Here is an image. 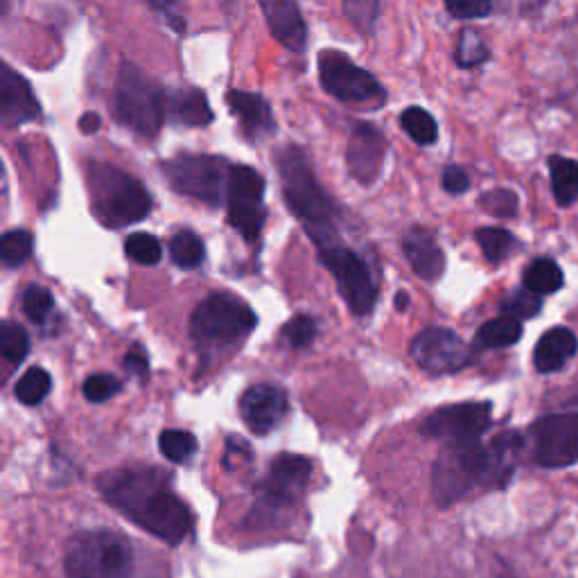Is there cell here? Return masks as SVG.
<instances>
[{"label": "cell", "mask_w": 578, "mask_h": 578, "mask_svg": "<svg viewBox=\"0 0 578 578\" xmlns=\"http://www.w3.org/2000/svg\"><path fill=\"white\" fill-rule=\"evenodd\" d=\"M0 118L8 127L25 125V122L41 118V104L34 98L27 79L8 64L3 66V75H0Z\"/></svg>", "instance_id": "18"}, {"label": "cell", "mask_w": 578, "mask_h": 578, "mask_svg": "<svg viewBox=\"0 0 578 578\" xmlns=\"http://www.w3.org/2000/svg\"><path fill=\"white\" fill-rule=\"evenodd\" d=\"M316 333H319V327H316V321L308 314H297L292 321H287L282 325V342L292 348V351H303L308 346H312V342L316 340Z\"/></svg>", "instance_id": "37"}, {"label": "cell", "mask_w": 578, "mask_h": 578, "mask_svg": "<svg viewBox=\"0 0 578 578\" xmlns=\"http://www.w3.org/2000/svg\"><path fill=\"white\" fill-rule=\"evenodd\" d=\"M0 353H3L5 362L12 366H19L27 357L30 337L19 323L5 321L0 325Z\"/></svg>", "instance_id": "32"}, {"label": "cell", "mask_w": 578, "mask_h": 578, "mask_svg": "<svg viewBox=\"0 0 578 578\" xmlns=\"http://www.w3.org/2000/svg\"><path fill=\"white\" fill-rule=\"evenodd\" d=\"M256 323V312L242 299L220 292L205 297L197 305L190 319V333L201 348H224L244 340Z\"/></svg>", "instance_id": "7"}, {"label": "cell", "mask_w": 578, "mask_h": 578, "mask_svg": "<svg viewBox=\"0 0 578 578\" xmlns=\"http://www.w3.org/2000/svg\"><path fill=\"white\" fill-rule=\"evenodd\" d=\"M21 308L32 323H44L55 308V297L48 287L30 285L25 287V292L21 297Z\"/></svg>", "instance_id": "35"}, {"label": "cell", "mask_w": 578, "mask_h": 578, "mask_svg": "<svg viewBox=\"0 0 578 578\" xmlns=\"http://www.w3.org/2000/svg\"><path fill=\"white\" fill-rule=\"evenodd\" d=\"M541 308H543V299L538 294L529 292L526 287L518 289V292H511L502 303V312L515 319H531L541 312Z\"/></svg>", "instance_id": "39"}, {"label": "cell", "mask_w": 578, "mask_h": 578, "mask_svg": "<svg viewBox=\"0 0 578 578\" xmlns=\"http://www.w3.org/2000/svg\"><path fill=\"white\" fill-rule=\"evenodd\" d=\"M226 104L231 113L237 118L242 134L249 136L252 141H260L276 130L274 111L263 96L246 93V91H229Z\"/></svg>", "instance_id": "21"}, {"label": "cell", "mask_w": 578, "mask_h": 578, "mask_svg": "<svg viewBox=\"0 0 578 578\" xmlns=\"http://www.w3.org/2000/svg\"><path fill=\"white\" fill-rule=\"evenodd\" d=\"M441 184L449 194H464L470 188V177L466 175L464 168H459V165H447L443 170Z\"/></svg>", "instance_id": "44"}, {"label": "cell", "mask_w": 578, "mask_h": 578, "mask_svg": "<svg viewBox=\"0 0 578 578\" xmlns=\"http://www.w3.org/2000/svg\"><path fill=\"white\" fill-rule=\"evenodd\" d=\"M160 170L177 192L209 205L222 203L231 173L224 158L209 154H179L160 163Z\"/></svg>", "instance_id": "8"}, {"label": "cell", "mask_w": 578, "mask_h": 578, "mask_svg": "<svg viewBox=\"0 0 578 578\" xmlns=\"http://www.w3.org/2000/svg\"><path fill=\"white\" fill-rule=\"evenodd\" d=\"M64 569L68 578H134V554L113 531H81L66 545Z\"/></svg>", "instance_id": "6"}, {"label": "cell", "mask_w": 578, "mask_h": 578, "mask_svg": "<svg viewBox=\"0 0 578 578\" xmlns=\"http://www.w3.org/2000/svg\"><path fill=\"white\" fill-rule=\"evenodd\" d=\"M475 237H477V244L481 246L483 256L490 263L507 260L513 254V249H515V237L507 229L486 226V229H479L475 233Z\"/></svg>", "instance_id": "30"}, {"label": "cell", "mask_w": 578, "mask_h": 578, "mask_svg": "<svg viewBox=\"0 0 578 578\" xmlns=\"http://www.w3.org/2000/svg\"><path fill=\"white\" fill-rule=\"evenodd\" d=\"M91 211L107 229H122L145 220L152 211V194L132 175L107 163L89 165Z\"/></svg>", "instance_id": "4"}, {"label": "cell", "mask_w": 578, "mask_h": 578, "mask_svg": "<svg viewBox=\"0 0 578 578\" xmlns=\"http://www.w3.org/2000/svg\"><path fill=\"white\" fill-rule=\"evenodd\" d=\"M492 423L490 402H462L441 407L423 421L421 432L427 438L443 441L447 445L477 443Z\"/></svg>", "instance_id": "12"}, {"label": "cell", "mask_w": 578, "mask_h": 578, "mask_svg": "<svg viewBox=\"0 0 578 578\" xmlns=\"http://www.w3.org/2000/svg\"><path fill=\"white\" fill-rule=\"evenodd\" d=\"M533 457L545 468L578 464V414L543 416L531 425Z\"/></svg>", "instance_id": "13"}, {"label": "cell", "mask_w": 578, "mask_h": 578, "mask_svg": "<svg viewBox=\"0 0 578 578\" xmlns=\"http://www.w3.org/2000/svg\"><path fill=\"white\" fill-rule=\"evenodd\" d=\"M51 389H53V378H51L48 370L34 366V368H27L25 374L19 378L14 393H16L19 402L34 407V404H41L46 400Z\"/></svg>", "instance_id": "29"}, {"label": "cell", "mask_w": 578, "mask_h": 578, "mask_svg": "<svg viewBox=\"0 0 578 578\" xmlns=\"http://www.w3.org/2000/svg\"><path fill=\"white\" fill-rule=\"evenodd\" d=\"M411 357L427 374L443 376L462 370L470 362V348L447 327H427L411 342Z\"/></svg>", "instance_id": "15"}, {"label": "cell", "mask_w": 578, "mask_h": 578, "mask_svg": "<svg viewBox=\"0 0 578 578\" xmlns=\"http://www.w3.org/2000/svg\"><path fill=\"white\" fill-rule=\"evenodd\" d=\"M319 258L323 267L337 280L340 294L353 314L366 316L374 312L380 289L374 280V274H370L368 265L362 260L359 254H355L351 246L340 242L321 249Z\"/></svg>", "instance_id": "9"}, {"label": "cell", "mask_w": 578, "mask_h": 578, "mask_svg": "<svg viewBox=\"0 0 578 578\" xmlns=\"http://www.w3.org/2000/svg\"><path fill=\"white\" fill-rule=\"evenodd\" d=\"M173 115L186 127H205L213 122V109L205 100V93L199 89L175 91L170 100Z\"/></svg>", "instance_id": "23"}, {"label": "cell", "mask_w": 578, "mask_h": 578, "mask_svg": "<svg viewBox=\"0 0 578 578\" xmlns=\"http://www.w3.org/2000/svg\"><path fill=\"white\" fill-rule=\"evenodd\" d=\"M479 205H481L483 211H488L490 215L513 218L518 213V194L513 190L498 188V190H490V192L481 194L479 197Z\"/></svg>", "instance_id": "40"}, {"label": "cell", "mask_w": 578, "mask_h": 578, "mask_svg": "<svg viewBox=\"0 0 578 578\" xmlns=\"http://www.w3.org/2000/svg\"><path fill=\"white\" fill-rule=\"evenodd\" d=\"M102 498L154 538L179 545L192 529V513L170 490V477L158 468H120L98 477Z\"/></svg>", "instance_id": "1"}, {"label": "cell", "mask_w": 578, "mask_h": 578, "mask_svg": "<svg viewBox=\"0 0 578 578\" xmlns=\"http://www.w3.org/2000/svg\"><path fill=\"white\" fill-rule=\"evenodd\" d=\"M402 252L409 267L423 280H436L445 271V254L430 229L411 226L402 237Z\"/></svg>", "instance_id": "20"}, {"label": "cell", "mask_w": 578, "mask_h": 578, "mask_svg": "<svg viewBox=\"0 0 578 578\" xmlns=\"http://www.w3.org/2000/svg\"><path fill=\"white\" fill-rule=\"evenodd\" d=\"M407 305H409V297H407V292L396 294V310H398V312H404Z\"/></svg>", "instance_id": "47"}, {"label": "cell", "mask_w": 578, "mask_h": 578, "mask_svg": "<svg viewBox=\"0 0 578 578\" xmlns=\"http://www.w3.org/2000/svg\"><path fill=\"white\" fill-rule=\"evenodd\" d=\"M102 127V120L98 113H85L79 118V132L81 134H87V136H93L98 134Z\"/></svg>", "instance_id": "46"}, {"label": "cell", "mask_w": 578, "mask_h": 578, "mask_svg": "<svg viewBox=\"0 0 578 578\" xmlns=\"http://www.w3.org/2000/svg\"><path fill=\"white\" fill-rule=\"evenodd\" d=\"M385 134L370 125V122H359L351 134L346 149V165L351 177L362 186L376 184L385 165Z\"/></svg>", "instance_id": "16"}, {"label": "cell", "mask_w": 578, "mask_h": 578, "mask_svg": "<svg viewBox=\"0 0 578 578\" xmlns=\"http://www.w3.org/2000/svg\"><path fill=\"white\" fill-rule=\"evenodd\" d=\"M520 436L502 434L488 445L481 441L447 445L434 464L432 486L441 509L464 500L475 488H502L513 475Z\"/></svg>", "instance_id": "2"}, {"label": "cell", "mask_w": 578, "mask_h": 578, "mask_svg": "<svg viewBox=\"0 0 578 578\" xmlns=\"http://www.w3.org/2000/svg\"><path fill=\"white\" fill-rule=\"evenodd\" d=\"M578 348V340L569 327H552L541 337L538 346L533 351V364L541 374H554L560 370Z\"/></svg>", "instance_id": "22"}, {"label": "cell", "mask_w": 578, "mask_h": 578, "mask_svg": "<svg viewBox=\"0 0 578 578\" xmlns=\"http://www.w3.org/2000/svg\"><path fill=\"white\" fill-rule=\"evenodd\" d=\"M226 218L229 224L246 240L258 242L267 211H265V179L249 165H235L226 181Z\"/></svg>", "instance_id": "10"}, {"label": "cell", "mask_w": 578, "mask_h": 578, "mask_svg": "<svg viewBox=\"0 0 578 578\" xmlns=\"http://www.w3.org/2000/svg\"><path fill=\"white\" fill-rule=\"evenodd\" d=\"M32 233L25 229H14L8 231L3 237H0V256H3V263L10 267L23 265L32 256Z\"/></svg>", "instance_id": "36"}, {"label": "cell", "mask_w": 578, "mask_h": 578, "mask_svg": "<svg viewBox=\"0 0 578 578\" xmlns=\"http://www.w3.org/2000/svg\"><path fill=\"white\" fill-rule=\"evenodd\" d=\"M522 280L529 292L538 294V297H547V294L558 292L565 282V276H563V269L554 260L538 258L524 269Z\"/></svg>", "instance_id": "25"}, {"label": "cell", "mask_w": 578, "mask_h": 578, "mask_svg": "<svg viewBox=\"0 0 578 578\" xmlns=\"http://www.w3.org/2000/svg\"><path fill=\"white\" fill-rule=\"evenodd\" d=\"M400 127L419 145H434L438 138V125L430 111L421 107H409L400 115Z\"/></svg>", "instance_id": "27"}, {"label": "cell", "mask_w": 578, "mask_h": 578, "mask_svg": "<svg viewBox=\"0 0 578 578\" xmlns=\"http://www.w3.org/2000/svg\"><path fill=\"white\" fill-rule=\"evenodd\" d=\"M149 5L175 32H186V19L179 12V0H149Z\"/></svg>", "instance_id": "43"}, {"label": "cell", "mask_w": 578, "mask_h": 578, "mask_svg": "<svg viewBox=\"0 0 578 578\" xmlns=\"http://www.w3.org/2000/svg\"><path fill=\"white\" fill-rule=\"evenodd\" d=\"M312 462L301 454H278L265 479L258 483V502L267 509H285L297 504L310 483Z\"/></svg>", "instance_id": "14"}, {"label": "cell", "mask_w": 578, "mask_h": 578, "mask_svg": "<svg viewBox=\"0 0 578 578\" xmlns=\"http://www.w3.org/2000/svg\"><path fill=\"white\" fill-rule=\"evenodd\" d=\"M445 8L454 19H483L492 10V0H445Z\"/></svg>", "instance_id": "42"}, {"label": "cell", "mask_w": 578, "mask_h": 578, "mask_svg": "<svg viewBox=\"0 0 578 578\" xmlns=\"http://www.w3.org/2000/svg\"><path fill=\"white\" fill-rule=\"evenodd\" d=\"M120 389H122V382L109 374L89 376L85 385H81V393H85L89 402H107L109 398L120 393Z\"/></svg>", "instance_id": "41"}, {"label": "cell", "mask_w": 578, "mask_h": 578, "mask_svg": "<svg viewBox=\"0 0 578 578\" xmlns=\"http://www.w3.org/2000/svg\"><path fill=\"white\" fill-rule=\"evenodd\" d=\"M488 57H490V51L486 46L483 36L477 30L466 27L459 36L457 53H454V62H457L462 68H475V66L483 64Z\"/></svg>", "instance_id": "33"}, {"label": "cell", "mask_w": 578, "mask_h": 578, "mask_svg": "<svg viewBox=\"0 0 578 578\" xmlns=\"http://www.w3.org/2000/svg\"><path fill=\"white\" fill-rule=\"evenodd\" d=\"M158 447L163 452V457L173 464H186L190 457H194V452L199 447L197 438L186 432V430H165L158 436Z\"/></svg>", "instance_id": "31"}, {"label": "cell", "mask_w": 578, "mask_h": 578, "mask_svg": "<svg viewBox=\"0 0 578 578\" xmlns=\"http://www.w3.org/2000/svg\"><path fill=\"white\" fill-rule=\"evenodd\" d=\"M170 258L181 269H194L205 258V246L203 240L192 231H179L170 240Z\"/></svg>", "instance_id": "28"}, {"label": "cell", "mask_w": 578, "mask_h": 578, "mask_svg": "<svg viewBox=\"0 0 578 578\" xmlns=\"http://www.w3.org/2000/svg\"><path fill=\"white\" fill-rule=\"evenodd\" d=\"M552 170V188L554 197L560 205H569L578 199V160L565 156L549 158Z\"/></svg>", "instance_id": "26"}, {"label": "cell", "mask_w": 578, "mask_h": 578, "mask_svg": "<svg viewBox=\"0 0 578 578\" xmlns=\"http://www.w3.org/2000/svg\"><path fill=\"white\" fill-rule=\"evenodd\" d=\"M382 0H342L346 19L359 34H370L378 23Z\"/></svg>", "instance_id": "34"}, {"label": "cell", "mask_w": 578, "mask_h": 578, "mask_svg": "<svg viewBox=\"0 0 578 578\" xmlns=\"http://www.w3.org/2000/svg\"><path fill=\"white\" fill-rule=\"evenodd\" d=\"M125 254L138 263V265H156L160 263L163 249H160V242L152 235V233H132L125 240Z\"/></svg>", "instance_id": "38"}, {"label": "cell", "mask_w": 578, "mask_h": 578, "mask_svg": "<svg viewBox=\"0 0 578 578\" xmlns=\"http://www.w3.org/2000/svg\"><path fill=\"white\" fill-rule=\"evenodd\" d=\"M289 411L287 393L274 385H254L240 398V416L254 434H269Z\"/></svg>", "instance_id": "17"}, {"label": "cell", "mask_w": 578, "mask_h": 578, "mask_svg": "<svg viewBox=\"0 0 578 578\" xmlns=\"http://www.w3.org/2000/svg\"><path fill=\"white\" fill-rule=\"evenodd\" d=\"M258 5L278 44L292 53H303L308 41V25L301 16L297 0H258Z\"/></svg>", "instance_id": "19"}, {"label": "cell", "mask_w": 578, "mask_h": 578, "mask_svg": "<svg viewBox=\"0 0 578 578\" xmlns=\"http://www.w3.org/2000/svg\"><path fill=\"white\" fill-rule=\"evenodd\" d=\"M122 366H125V370H127L130 376H134L138 380H147V376H149L147 353L138 344L132 346V351L125 355V362H122Z\"/></svg>", "instance_id": "45"}, {"label": "cell", "mask_w": 578, "mask_h": 578, "mask_svg": "<svg viewBox=\"0 0 578 578\" xmlns=\"http://www.w3.org/2000/svg\"><path fill=\"white\" fill-rule=\"evenodd\" d=\"M319 77L323 91L342 102H385L387 96L374 75L340 51L319 53Z\"/></svg>", "instance_id": "11"}, {"label": "cell", "mask_w": 578, "mask_h": 578, "mask_svg": "<svg viewBox=\"0 0 578 578\" xmlns=\"http://www.w3.org/2000/svg\"><path fill=\"white\" fill-rule=\"evenodd\" d=\"M113 111L120 125L143 138H154L165 122V91L136 64L125 62L115 79Z\"/></svg>", "instance_id": "5"}, {"label": "cell", "mask_w": 578, "mask_h": 578, "mask_svg": "<svg viewBox=\"0 0 578 578\" xmlns=\"http://www.w3.org/2000/svg\"><path fill=\"white\" fill-rule=\"evenodd\" d=\"M522 337V323L515 316H498L483 323L475 335L477 351H492V348H509L518 344Z\"/></svg>", "instance_id": "24"}, {"label": "cell", "mask_w": 578, "mask_h": 578, "mask_svg": "<svg viewBox=\"0 0 578 578\" xmlns=\"http://www.w3.org/2000/svg\"><path fill=\"white\" fill-rule=\"evenodd\" d=\"M276 168L289 211L303 224L308 237L316 244V252L340 244L337 209L316 181L305 152L294 145L282 147L276 154Z\"/></svg>", "instance_id": "3"}]
</instances>
